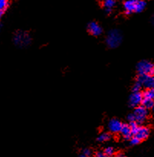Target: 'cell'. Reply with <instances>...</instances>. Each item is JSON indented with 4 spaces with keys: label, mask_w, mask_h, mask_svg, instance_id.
<instances>
[{
    "label": "cell",
    "mask_w": 154,
    "mask_h": 157,
    "mask_svg": "<svg viewBox=\"0 0 154 157\" xmlns=\"http://www.w3.org/2000/svg\"><path fill=\"white\" fill-rule=\"evenodd\" d=\"M121 41H122V35L117 29H113L107 34L106 42L107 45L111 48L118 47L121 44Z\"/></svg>",
    "instance_id": "6da1fadb"
},
{
    "label": "cell",
    "mask_w": 154,
    "mask_h": 157,
    "mask_svg": "<svg viewBox=\"0 0 154 157\" xmlns=\"http://www.w3.org/2000/svg\"><path fill=\"white\" fill-rule=\"evenodd\" d=\"M137 72L139 75L145 76H153L154 64L148 61H141L137 64Z\"/></svg>",
    "instance_id": "7a4b0ae2"
},
{
    "label": "cell",
    "mask_w": 154,
    "mask_h": 157,
    "mask_svg": "<svg viewBox=\"0 0 154 157\" xmlns=\"http://www.w3.org/2000/svg\"><path fill=\"white\" fill-rule=\"evenodd\" d=\"M134 117L135 122L138 124H142L147 120L149 116V112L147 108L143 106H138L135 107V110L133 113Z\"/></svg>",
    "instance_id": "3957f363"
},
{
    "label": "cell",
    "mask_w": 154,
    "mask_h": 157,
    "mask_svg": "<svg viewBox=\"0 0 154 157\" xmlns=\"http://www.w3.org/2000/svg\"><path fill=\"white\" fill-rule=\"evenodd\" d=\"M14 42L19 47H25L31 42V38L27 32H17L14 37Z\"/></svg>",
    "instance_id": "277c9868"
},
{
    "label": "cell",
    "mask_w": 154,
    "mask_h": 157,
    "mask_svg": "<svg viewBox=\"0 0 154 157\" xmlns=\"http://www.w3.org/2000/svg\"><path fill=\"white\" fill-rule=\"evenodd\" d=\"M150 132L149 127H145V126H138L134 130L132 131V133H133V136H135L141 141L144 140L148 137Z\"/></svg>",
    "instance_id": "5b68a950"
},
{
    "label": "cell",
    "mask_w": 154,
    "mask_h": 157,
    "mask_svg": "<svg viewBox=\"0 0 154 157\" xmlns=\"http://www.w3.org/2000/svg\"><path fill=\"white\" fill-rule=\"evenodd\" d=\"M143 100V94L141 92H133L129 98V104L131 107H137L140 106Z\"/></svg>",
    "instance_id": "8992f818"
},
{
    "label": "cell",
    "mask_w": 154,
    "mask_h": 157,
    "mask_svg": "<svg viewBox=\"0 0 154 157\" xmlns=\"http://www.w3.org/2000/svg\"><path fill=\"white\" fill-rule=\"evenodd\" d=\"M123 124L120 121L117 119H113L110 121L108 124V129L111 133H117L121 132V127H122Z\"/></svg>",
    "instance_id": "52a82bcc"
},
{
    "label": "cell",
    "mask_w": 154,
    "mask_h": 157,
    "mask_svg": "<svg viewBox=\"0 0 154 157\" xmlns=\"http://www.w3.org/2000/svg\"><path fill=\"white\" fill-rule=\"evenodd\" d=\"M152 79L153 76H145V75H140L137 78V81L142 87H146L147 89H151Z\"/></svg>",
    "instance_id": "ba28073f"
},
{
    "label": "cell",
    "mask_w": 154,
    "mask_h": 157,
    "mask_svg": "<svg viewBox=\"0 0 154 157\" xmlns=\"http://www.w3.org/2000/svg\"><path fill=\"white\" fill-rule=\"evenodd\" d=\"M87 30L89 31L92 35L94 36H98L102 33V29L101 26L98 24L97 22L92 21V22L89 23L88 26H87Z\"/></svg>",
    "instance_id": "9c48e42d"
},
{
    "label": "cell",
    "mask_w": 154,
    "mask_h": 157,
    "mask_svg": "<svg viewBox=\"0 0 154 157\" xmlns=\"http://www.w3.org/2000/svg\"><path fill=\"white\" fill-rule=\"evenodd\" d=\"M138 0H126L124 3V7L127 14H130L134 12L135 5Z\"/></svg>",
    "instance_id": "30bf717a"
},
{
    "label": "cell",
    "mask_w": 154,
    "mask_h": 157,
    "mask_svg": "<svg viewBox=\"0 0 154 157\" xmlns=\"http://www.w3.org/2000/svg\"><path fill=\"white\" fill-rule=\"evenodd\" d=\"M121 133L122 136L127 140H130L133 136L131 128H130L129 124H123L122 127H121Z\"/></svg>",
    "instance_id": "8fae6325"
},
{
    "label": "cell",
    "mask_w": 154,
    "mask_h": 157,
    "mask_svg": "<svg viewBox=\"0 0 154 157\" xmlns=\"http://www.w3.org/2000/svg\"><path fill=\"white\" fill-rule=\"evenodd\" d=\"M147 6V3L144 0H138L136 2L135 5V12H141L144 10V9L146 8Z\"/></svg>",
    "instance_id": "7c38bea8"
},
{
    "label": "cell",
    "mask_w": 154,
    "mask_h": 157,
    "mask_svg": "<svg viewBox=\"0 0 154 157\" xmlns=\"http://www.w3.org/2000/svg\"><path fill=\"white\" fill-rule=\"evenodd\" d=\"M104 7L105 8V10L107 13H110L111 12V9L115 6V0H104Z\"/></svg>",
    "instance_id": "4fadbf2b"
},
{
    "label": "cell",
    "mask_w": 154,
    "mask_h": 157,
    "mask_svg": "<svg viewBox=\"0 0 154 157\" xmlns=\"http://www.w3.org/2000/svg\"><path fill=\"white\" fill-rule=\"evenodd\" d=\"M153 102L154 100L147 99V98H143L141 104H142L143 107H144L145 108H147V110H148V109H152L153 105Z\"/></svg>",
    "instance_id": "5bb4252c"
},
{
    "label": "cell",
    "mask_w": 154,
    "mask_h": 157,
    "mask_svg": "<svg viewBox=\"0 0 154 157\" xmlns=\"http://www.w3.org/2000/svg\"><path fill=\"white\" fill-rule=\"evenodd\" d=\"M143 94V98H147V99L154 100V90L153 89H147L146 90Z\"/></svg>",
    "instance_id": "9a60e30c"
},
{
    "label": "cell",
    "mask_w": 154,
    "mask_h": 157,
    "mask_svg": "<svg viewBox=\"0 0 154 157\" xmlns=\"http://www.w3.org/2000/svg\"><path fill=\"white\" fill-rule=\"evenodd\" d=\"M110 139V135L108 133H102L99 135L98 138V140L99 142H106Z\"/></svg>",
    "instance_id": "2e32d148"
},
{
    "label": "cell",
    "mask_w": 154,
    "mask_h": 157,
    "mask_svg": "<svg viewBox=\"0 0 154 157\" xmlns=\"http://www.w3.org/2000/svg\"><path fill=\"white\" fill-rule=\"evenodd\" d=\"M8 6H9V0H0V12H4Z\"/></svg>",
    "instance_id": "e0dca14e"
},
{
    "label": "cell",
    "mask_w": 154,
    "mask_h": 157,
    "mask_svg": "<svg viewBox=\"0 0 154 157\" xmlns=\"http://www.w3.org/2000/svg\"><path fill=\"white\" fill-rule=\"evenodd\" d=\"M104 153L107 157H111V156H113L114 154V150L113 147H107L105 150H104Z\"/></svg>",
    "instance_id": "ac0fdd59"
},
{
    "label": "cell",
    "mask_w": 154,
    "mask_h": 157,
    "mask_svg": "<svg viewBox=\"0 0 154 157\" xmlns=\"http://www.w3.org/2000/svg\"><path fill=\"white\" fill-rule=\"evenodd\" d=\"M141 88H142V85H141V84H140L138 81L135 82V84H133V92H139L140 90H141Z\"/></svg>",
    "instance_id": "d6986e66"
},
{
    "label": "cell",
    "mask_w": 154,
    "mask_h": 157,
    "mask_svg": "<svg viewBox=\"0 0 154 157\" xmlns=\"http://www.w3.org/2000/svg\"><path fill=\"white\" fill-rule=\"evenodd\" d=\"M140 143H141V140L139 139H137V137H135V136H133V137L130 139V144L132 146H136L137 144H139Z\"/></svg>",
    "instance_id": "ffe728a7"
},
{
    "label": "cell",
    "mask_w": 154,
    "mask_h": 157,
    "mask_svg": "<svg viewBox=\"0 0 154 157\" xmlns=\"http://www.w3.org/2000/svg\"><path fill=\"white\" fill-rule=\"evenodd\" d=\"M82 154L84 155V156H85L89 157V156H90V155H91V152H90V150H88V149H85V150H84V151H83Z\"/></svg>",
    "instance_id": "44dd1931"
},
{
    "label": "cell",
    "mask_w": 154,
    "mask_h": 157,
    "mask_svg": "<svg viewBox=\"0 0 154 157\" xmlns=\"http://www.w3.org/2000/svg\"><path fill=\"white\" fill-rule=\"evenodd\" d=\"M127 120H128L129 122H135V119H134V117H133V113H130V114L128 115L127 117Z\"/></svg>",
    "instance_id": "7402d4cb"
},
{
    "label": "cell",
    "mask_w": 154,
    "mask_h": 157,
    "mask_svg": "<svg viewBox=\"0 0 154 157\" xmlns=\"http://www.w3.org/2000/svg\"><path fill=\"white\" fill-rule=\"evenodd\" d=\"M96 157H107L104 154V153H101V152H98V153L96 154Z\"/></svg>",
    "instance_id": "603a6c76"
},
{
    "label": "cell",
    "mask_w": 154,
    "mask_h": 157,
    "mask_svg": "<svg viewBox=\"0 0 154 157\" xmlns=\"http://www.w3.org/2000/svg\"><path fill=\"white\" fill-rule=\"evenodd\" d=\"M151 89L154 90V77L153 76V79H152V84H151Z\"/></svg>",
    "instance_id": "cb8c5ba5"
},
{
    "label": "cell",
    "mask_w": 154,
    "mask_h": 157,
    "mask_svg": "<svg viewBox=\"0 0 154 157\" xmlns=\"http://www.w3.org/2000/svg\"><path fill=\"white\" fill-rule=\"evenodd\" d=\"M115 157H125V156L124 154H122V153H119V154L117 155Z\"/></svg>",
    "instance_id": "d4e9b609"
},
{
    "label": "cell",
    "mask_w": 154,
    "mask_h": 157,
    "mask_svg": "<svg viewBox=\"0 0 154 157\" xmlns=\"http://www.w3.org/2000/svg\"><path fill=\"white\" fill-rule=\"evenodd\" d=\"M152 22H153V24L154 25V16L153 17V18H152Z\"/></svg>",
    "instance_id": "484cf974"
},
{
    "label": "cell",
    "mask_w": 154,
    "mask_h": 157,
    "mask_svg": "<svg viewBox=\"0 0 154 157\" xmlns=\"http://www.w3.org/2000/svg\"><path fill=\"white\" fill-rule=\"evenodd\" d=\"M152 110H153V112H154V102H153V107H152Z\"/></svg>",
    "instance_id": "4316f807"
},
{
    "label": "cell",
    "mask_w": 154,
    "mask_h": 157,
    "mask_svg": "<svg viewBox=\"0 0 154 157\" xmlns=\"http://www.w3.org/2000/svg\"><path fill=\"white\" fill-rule=\"evenodd\" d=\"M2 12H0V18H1V17H2Z\"/></svg>",
    "instance_id": "83f0119b"
}]
</instances>
